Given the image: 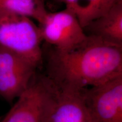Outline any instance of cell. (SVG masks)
<instances>
[{
  "label": "cell",
  "mask_w": 122,
  "mask_h": 122,
  "mask_svg": "<svg viewBox=\"0 0 122 122\" xmlns=\"http://www.w3.org/2000/svg\"><path fill=\"white\" fill-rule=\"evenodd\" d=\"M122 75V47L94 36L66 50L52 48L46 76L58 86L80 90Z\"/></svg>",
  "instance_id": "1"
},
{
  "label": "cell",
  "mask_w": 122,
  "mask_h": 122,
  "mask_svg": "<svg viewBox=\"0 0 122 122\" xmlns=\"http://www.w3.org/2000/svg\"><path fill=\"white\" fill-rule=\"evenodd\" d=\"M43 42L38 25L28 17L0 11V47L39 68L43 63Z\"/></svg>",
  "instance_id": "2"
},
{
  "label": "cell",
  "mask_w": 122,
  "mask_h": 122,
  "mask_svg": "<svg viewBox=\"0 0 122 122\" xmlns=\"http://www.w3.org/2000/svg\"><path fill=\"white\" fill-rule=\"evenodd\" d=\"M54 88V83L48 76L36 74L0 122H46Z\"/></svg>",
  "instance_id": "3"
},
{
  "label": "cell",
  "mask_w": 122,
  "mask_h": 122,
  "mask_svg": "<svg viewBox=\"0 0 122 122\" xmlns=\"http://www.w3.org/2000/svg\"><path fill=\"white\" fill-rule=\"evenodd\" d=\"M80 91L94 121L122 122V75Z\"/></svg>",
  "instance_id": "4"
},
{
  "label": "cell",
  "mask_w": 122,
  "mask_h": 122,
  "mask_svg": "<svg viewBox=\"0 0 122 122\" xmlns=\"http://www.w3.org/2000/svg\"><path fill=\"white\" fill-rule=\"evenodd\" d=\"M42 41L58 50L74 48L88 37L78 19L72 12L65 9L46 14L38 23Z\"/></svg>",
  "instance_id": "5"
},
{
  "label": "cell",
  "mask_w": 122,
  "mask_h": 122,
  "mask_svg": "<svg viewBox=\"0 0 122 122\" xmlns=\"http://www.w3.org/2000/svg\"><path fill=\"white\" fill-rule=\"evenodd\" d=\"M37 69L26 59L0 47V96L13 102L28 88Z\"/></svg>",
  "instance_id": "6"
},
{
  "label": "cell",
  "mask_w": 122,
  "mask_h": 122,
  "mask_svg": "<svg viewBox=\"0 0 122 122\" xmlns=\"http://www.w3.org/2000/svg\"><path fill=\"white\" fill-rule=\"evenodd\" d=\"M54 84L53 102L46 122H83L89 118L81 89Z\"/></svg>",
  "instance_id": "7"
},
{
  "label": "cell",
  "mask_w": 122,
  "mask_h": 122,
  "mask_svg": "<svg viewBox=\"0 0 122 122\" xmlns=\"http://www.w3.org/2000/svg\"><path fill=\"white\" fill-rule=\"evenodd\" d=\"M84 30L87 36L122 47V0H118L106 13L89 23Z\"/></svg>",
  "instance_id": "8"
},
{
  "label": "cell",
  "mask_w": 122,
  "mask_h": 122,
  "mask_svg": "<svg viewBox=\"0 0 122 122\" xmlns=\"http://www.w3.org/2000/svg\"><path fill=\"white\" fill-rule=\"evenodd\" d=\"M65 5L75 15L84 28L106 13L118 0H54Z\"/></svg>",
  "instance_id": "9"
},
{
  "label": "cell",
  "mask_w": 122,
  "mask_h": 122,
  "mask_svg": "<svg viewBox=\"0 0 122 122\" xmlns=\"http://www.w3.org/2000/svg\"><path fill=\"white\" fill-rule=\"evenodd\" d=\"M0 11L40 22L48 13L44 0H0Z\"/></svg>",
  "instance_id": "10"
},
{
  "label": "cell",
  "mask_w": 122,
  "mask_h": 122,
  "mask_svg": "<svg viewBox=\"0 0 122 122\" xmlns=\"http://www.w3.org/2000/svg\"><path fill=\"white\" fill-rule=\"evenodd\" d=\"M83 122H96L94 121V120H93L92 119H91V118L89 117V118H88L87 119L85 120V121H84Z\"/></svg>",
  "instance_id": "11"
}]
</instances>
